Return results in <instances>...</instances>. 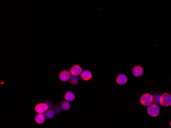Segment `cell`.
Segmentation results:
<instances>
[{
	"instance_id": "cell-1",
	"label": "cell",
	"mask_w": 171,
	"mask_h": 128,
	"mask_svg": "<svg viewBox=\"0 0 171 128\" xmlns=\"http://www.w3.org/2000/svg\"><path fill=\"white\" fill-rule=\"evenodd\" d=\"M147 112L149 115L152 117H157L160 113V108L157 105L151 104L149 106Z\"/></svg>"
},
{
	"instance_id": "cell-2",
	"label": "cell",
	"mask_w": 171,
	"mask_h": 128,
	"mask_svg": "<svg viewBox=\"0 0 171 128\" xmlns=\"http://www.w3.org/2000/svg\"><path fill=\"white\" fill-rule=\"evenodd\" d=\"M153 101V96L150 94L146 93L142 95L140 97V103L144 106H149L152 104Z\"/></svg>"
},
{
	"instance_id": "cell-3",
	"label": "cell",
	"mask_w": 171,
	"mask_h": 128,
	"mask_svg": "<svg viewBox=\"0 0 171 128\" xmlns=\"http://www.w3.org/2000/svg\"><path fill=\"white\" fill-rule=\"evenodd\" d=\"M171 95L165 93L161 95L160 98V104L163 107H167L171 105Z\"/></svg>"
},
{
	"instance_id": "cell-4",
	"label": "cell",
	"mask_w": 171,
	"mask_h": 128,
	"mask_svg": "<svg viewBox=\"0 0 171 128\" xmlns=\"http://www.w3.org/2000/svg\"><path fill=\"white\" fill-rule=\"evenodd\" d=\"M49 109L48 106L46 105L45 103H39L35 107V111L38 113H45Z\"/></svg>"
},
{
	"instance_id": "cell-5",
	"label": "cell",
	"mask_w": 171,
	"mask_h": 128,
	"mask_svg": "<svg viewBox=\"0 0 171 128\" xmlns=\"http://www.w3.org/2000/svg\"><path fill=\"white\" fill-rule=\"evenodd\" d=\"M71 73L68 70H63L59 73V77L60 80L63 82L69 81L71 77Z\"/></svg>"
},
{
	"instance_id": "cell-6",
	"label": "cell",
	"mask_w": 171,
	"mask_h": 128,
	"mask_svg": "<svg viewBox=\"0 0 171 128\" xmlns=\"http://www.w3.org/2000/svg\"><path fill=\"white\" fill-rule=\"evenodd\" d=\"M83 72L81 67L78 65H74L71 67L70 69V72L72 76H81V72Z\"/></svg>"
},
{
	"instance_id": "cell-7",
	"label": "cell",
	"mask_w": 171,
	"mask_h": 128,
	"mask_svg": "<svg viewBox=\"0 0 171 128\" xmlns=\"http://www.w3.org/2000/svg\"><path fill=\"white\" fill-rule=\"evenodd\" d=\"M132 73L136 77H139L144 74V69L142 66H136L132 69Z\"/></svg>"
},
{
	"instance_id": "cell-8",
	"label": "cell",
	"mask_w": 171,
	"mask_h": 128,
	"mask_svg": "<svg viewBox=\"0 0 171 128\" xmlns=\"http://www.w3.org/2000/svg\"><path fill=\"white\" fill-rule=\"evenodd\" d=\"M116 81L119 85H123L127 83L128 81L127 76L124 74H120L117 76Z\"/></svg>"
},
{
	"instance_id": "cell-9",
	"label": "cell",
	"mask_w": 171,
	"mask_h": 128,
	"mask_svg": "<svg viewBox=\"0 0 171 128\" xmlns=\"http://www.w3.org/2000/svg\"><path fill=\"white\" fill-rule=\"evenodd\" d=\"M81 79L84 81H88L92 78V73L89 70H85L81 72Z\"/></svg>"
},
{
	"instance_id": "cell-10",
	"label": "cell",
	"mask_w": 171,
	"mask_h": 128,
	"mask_svg": "<svg viewBox=\"0 0 171 128\" xmlns=\"http://www.w3.org/2000/svg\"><path fill=\"white\" fill-rule=\"evenodd\" d=\"M46 116L42 113H38L36 115L34 118V120L36 124L39 125H42L44 124L46 120Z\"/></svg>"
},
{
	"instance_id": "cell-11",
	"label": "cell",
	"mask_w": 171,
	"mask_h": 128,
	"mask_svg": "<svg viewBox=\"0 0 171 128\" xmlns=\"http://www.w3.org/2000/svg\"><path fill=\"white\" fill-rule=\"evenodd\" d=\"M75 94L74 93L71 91H67L64 95L65 100L69 102L72 101L75 99Z\"/></svg>"
},
{
	"instance_id": "cell-12",
	"label": "cell",
	"mask_w": 171,
	"mask_h": 128,
	"mask_svg": "<svg viewBox=\"0 0 171 128\" xmlns=\"http://www.w3.org/2000/svg\"><path fill=\"white\" fill-rule=\"evenodd\" d=\"M61 106L62 109L64 111H67L69 110L70 108H71V104L69 101H63L62 103H61Z\"/></svg>"
},
{
	"instance_id": "cell-13",
	"label": "cell",
	"mask_w": 171,
	"mask_h": 128,
	"mask_svg": "<svg viewBox=\"0 0 171 128\" xmlns=\"http://www.w3.org/2000/svg\"><path fill=\"white\" fill-rule=\"evenodd\" d=\"M78 83H79V78L76 76H72L70 78V80H69V84L73 86L76 85L78 84Z\"/></svg>"
},
{
	"instance_id": "cell-14",
	"label": "cell",
	"mask_w": 171,
	"mask_h": 128,
	"mask_svg": "<svg viewBox=\"0 0 171 128\" xmlns=\"http://www.w3.org/2000/svg\"><path fill=\"white\" fill-rule=\"evenodd\" d=\"M45 116L48 119H51L54 116V113L53 110L51 109H48L47 111L45 113Z\"/></svg>"
},
{
	"instance_id": "cell-15",
	"label": "cell",
	"mask_w": 171,
	"mask_h": 128,
	"mask_svg": "<svg viewBox=\"0 0 171 128\" xmlns=\"http://www.w3.org/2000/svg\"><path fill=\"white\" fill-rule=\"evenodd\" d=\"M160 96L159 94H155L153 95V103L156 105L160 104Z\"/></svg>"
},
{
	"instance_id": "cell-16",
	"label": "cell",
	"mask_w": 171,
	"mask_h": 128,
	"mask_svg": "<svg viewBox=\"0 0 171 128\" xmlns=\"http://www.w3.org/2000/svg\"><path fill=\"white\" fill-rule=\"evenodd\" d=\"M62 110V109L61 108V106H59L58 105H55L53 108L52 110L54 112L55 114H59V113H61Z\"/></svg>"
},
{
	"instance_id": "cell-17",
	"label": "cell",
	"mask_w": 171,
	"mask_h": 128,
	"mask_svg": "<svg viewBox=\"0 0 171 128\" xmlns=\"http://www.w3.org/2000/svg\"><path fill=\"white\" fill-rule=\"evenodd\" d=\"M44 103H45L46 105L48 106L49 108H51L52 107V103H51L50 101H46Z\"/></svg>"
},
{
	"instance_id": "cell-18",
	"label": "cell",
	"mask_w": 171,
	"mask_h": 128,
	"mask_svg": "<svg viewBox=\"0 0 171 128\" xmlns=\"http://www.w3.org/2000/svg\"><path fill=\"white\" fill-rule=\"evenodd\" d=\"M170 126H171V122H170Z\"/></svg>"
},
{
	"instance_id": "cell-19",
	"label": "cell",
	"mask_w": 171,
	"mask_h": 128,
	"mask_svg": "<svg viewBox=\"0 0 171 128\" xmlns=\"http://www.w3.org/2000/svg\"><path fill=\"white\" fill-rule=\"evenodd\" d=\"M170 106H171V105H170Z\"/></svg>"
}]
</instances>
